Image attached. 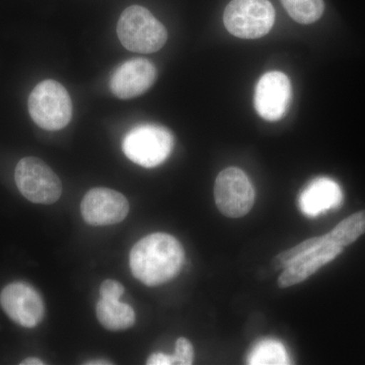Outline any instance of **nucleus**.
I'll use <instances>...</instances> for the list:
<instances>
[{
    "instance_id": "obj_1",
    "label": "nucleus",
    "mask_w": 365,
    "mask_h": 365,
    "mask_svg": "<svg viewBox=\"0 0 365 365\" xmlns=\"http://www.w3.org/2000/svg\"><path fill=\"white\" fill-rule=\"evenodd\" d=\"M184 260V249L176 237L155 232L134 245L129 265L136 279L148 287H158L176 277Z\"/></svg>"
},
{
    "instance_id": "obj_2",
    "label": "nucleus",
    "mask_w": 365,
    "mask_h": 365,
    "mask_svg": "<svg viewBox=\"0 0 365 365\" xmlns=\"http://www.w3.org/2000/svg\"><path fill=\"white\" fill-rule=\"evenodd\" d=\"M117 35L121 44L132 52H157L168 40L167 29L145 7H127L118 21Z\"/></svg>"
},
{
    "instance_id": "obj_3",
    "label": "nucleus",
    "mask_w": 365,
    "mask_h": 365,
    "mask_svg": "<svg viewBox=\"0 0 365 365\" xmlns=\"http://www.w3.org/2000/svg\"><path fill=\"white\" fill-rule=\"evenodd\" d=\"M174 136L165 127L141 124L132 128L122 143L128 160L140 167H158L168 160L174 148Z\"/></svg>"
},
{
    "instance_id": "obj_4",
    "label": "nucleus",
    "mask_w": 365,
    "mask_h": 365,
    "mask_svg": "<svg viewBox=\"0 0 365 365\" xmlns=\"http://www.w3.org/2000/svg\"><path fill=\"white\" fill-rule=\"evenodd\" d=\"M29 112L40 128L49 131L60 130L71 121V96L58 81L47 79L38 83L31 93Z\"/></svg>"
},
{
    "instance_id": "obj_5",
    "label": "nucleus",
    "mask_w": 365,
    "mask_h": 365,
    "mask_svg": "<svg viewBox=\"0 0 365 365\" xmlns=\"http://www.w3.org/2000/svg\"><path fill=\"white\" fill-rule=\"evenodd\" d=\"M275 9L269 0H232L223 14L228 32L241 39H258L270 32Z\"/></svg>"
},
{
    "instance_id": "obj_6",
    "label": "nucleus",
    "mask_w": 365,
    "mask_h": 365,
    "mask_svg": "<svg viewBox=\"0 0 365 365\" xmlns=\"http://www.w3.org/2000/svg\"><path fill=\"white\" fill-rule=\"evenodd\" d=\"M14 180L21 195L31 202L50 205L61 197L59 177L40 158H21L14 170Z\"/></svg>"
},
{
    "instance_id": "obj_7",
    "label": "nucleus",
    "mask_w": 365,
    "mask_h": 365,
    "mask_svg": "<svg viewBox=\"0 0 365 365\" xmlns=\"http://www.w3.org/2000/svg\"><path fill=\"white\" fill-rule=\"evenodd\" d=\"M215 199L218 210L230 218L248 215L253 208L255 190L248 176L237 168L222 170L215 180Z\"/></svg>"
},
{
    "instance_id": "obj_8",
    "label": "nucleus",
    "mask_w": 365,
    "mask_h": 365,
    "mask_svg": "<svg viewBox=\"0 0 365 365\" xmlns=\"http://www.w3.org/2000/svg\"><path fill=\"white\" fill-rule=\"evenodd\" d=\"M0 306L11 321L24 328H35L44 318L42 297L26 282L6 285L0 294Z\"/></svg>"
},
{
    "instance_id": "obj_9",
    "label": "nucleus",
    "mask_w": 365,
    "mask_h": 365,
    "mask_svg": "<svg viewBox=\"0 0 365 365\" xmlns=\"http://www.w3.org/2000/svg\"><path fill=\"white\" fill-rule=\"evenodd\" d=\"M292 88L287 74L270 71L264 74L255 90L254 104L259 116L278 121L287 114L292 103Z\"/></svg>"
},
{
    "instance_id": "obj_10",
    "label": "nucleus",
    "mask_w": 365,
    "mask_h": 365,
    "mask_svg": "<svg viewBox=\"0 0 365 365\" xmlns=\"http://www.w3.org/2000/svg\"><path fill=\"white\" fill-rule=\"evenodd\" d=\"M129 202L123 194L108 188L91 189L81 204V215L95 227L116 225L129 213Z\"/></svg>"
},
{
    "instance_id": "obj_11",
    "label": "nucleus",
    "mask_w": 365,
    "mask_h": 365,
    "mask_svg": "<svg viewBox=\"0 0 365 365\" xmlns=\"http://www.w3.org/2000/svg\"><path fill=\"white\" fill-rule=\"evenodd\" d=\"M157 76V68L150 60H128L113 72L110 88L115 97L129 100L150 90Z\"/></svg>"
},
{
    "instance_id": "obj_12",
    "label": "nucleus",
    "mask_w": 365,
    "mask_h": 365,
    "mask_svg": "<svg viewBox=\"0 0 365 365\" xmlns=\"http://www.w3.org/2000/svg\"><path fill=\"white\" fill-rule=\"evenodd\" d=\"M342 250L341 247L325 239L319 247L302 255L287 268L283 269V272L278 278V287L287 288L304 282L319 268L337 258Z\"/></svg>"
},
{
    "instance_id": "obj_13",
    "label": "nucleus",
    "mask_w": 365,
    "mask_h": 365,
    "mask_svg": "<svg viewBox=\"0 0 365 365\" xmlns=\"http://www.w3.org/2000/svg\"><path fill=\"white\" fill-rule=\"evenodd\" d=\"M342 189L330 178H318L307 185L299 196V209L304 215L316 217L331 209L339 207Z\"/></svg>"
},
{
    "instance_id": "obj_14",
    "label": "nucleus",
    "mask_w": 365,
    "mask_h": 365,
    "mask_svg": "<svg viewBox=\"0 0 365 365\" xmlns=\"http://www.w3.org/2000/svg\"><path fill=\"white\" fill-rule=\"evenodd\" d=\"M96 311L98 322L108 330H126L135 323L134 309L120 300L101 299L96 307Z\"/></svg>"
},
{
    "instance_id": "obj_15",
    "label": "nucleus",
    "mask_w": 365,
    "mask_h": 365,
    "mask_svg": "<svg viewBox=\"0 0 365 365\" xmlns=\"http://www.w3.org/2000/svg\"><path fill=\"white\" fill-rule=\"evenodd\" d=\"M364 234L365 210H362L342 220L329 234L325 235V239L341 248H344L353 244Z\"/></svg>"
},
{
    "instance_id": "obj_16",
    "label": "nucleus",
    "mask_w": 365,
    "mask_h": 365,
    "mask_svg": "<svg viewBox=\"0 0 365 365\" xmlns=\"http://www.w3.org/2000/svg\"><path fill=\"white\" fill-rule=\"evenodd\" d=\"M281 2L288 14L302 25L318 21L325 9L324 0H281Z\"/></svg>"
},
{
    "instance_id": "obj_17",
    "label": "nucleus",
    "mask_w": 365,
    "mask_h": 365,
    "mask_svg": "<svg viewBox=\"0 0 365 365\" xmlns=\"http://www.w3.org/2000/svg\"><path fill=\"white\" fill-rule=\"evenodd\" d=\"M249 364L279 365L288 364L284 346L277 341L265 340L257 344L249 357Z\"/></svg>"
},
{
    "instance_id": "obj_18",
    "label": "nucleus",
    "mask_w": 365,
    "mask_h": 365,
    "mask_svg": "<svg viewBox=\"0 0 365 365\" xmlns=\"http://www.w3.org/2000/svg\"><path fill=\"white\" fill-rule=\"evenodd\" d=\"M325 241V237H312L306 241L300 242L294 248L287 250L275 257L272 261V267L274 270H283L289 266L292 262L299 259L302 255L317 248L319 245Z\"/></svg>"
},
{
    "instance_id": "obj_19",
    "label": "nucleus",
    "mask_w": 365,
    "mask_h": 365,
    "mask_svg": "<svg viewBox=\"0 0 365 365\" xmlns=\"http://www.w3.org/2000/svg\"><path fill=\"white\" fill-rule=\"evenodd\" d=\"M175 364L191 365L194 361V348L192 343L186 338L181 337L177 340L175 348Z\"/></svg>"
},
{
    "instance_id": "obj_20",
    "label": "nucleus",
    "mask_w": 365,
    "mask_h": 365,
    "mask_svg": "<svg viewBox=\"0 0 365 365\" xmlns=\"http://www.w3.org/2000/svg\"><path fill=\"white\" fill-rule=\"evenodd\" d=\"M100 294L104 299L120 300L124 294V287L116 280H105L101 284Z\"/></svg>"
},
{
    "instance_id": "obj_21",
    "label": "nucleus",
    "mask_w": 365,
    "mask_h": 365,
    "mask_svg": "<svg viewBox=\"0 0 365 365\" xmlns=\"http://www.w3.org/2000/svg\"><path fill=\"white\" fill-rule=\"evenodd\" d=\"M148 365H172L175 364L174 355L163 354V353H153L148 357Z\"/></svg>"
},
{
    "instance_id": "obj_22",
    "label": "nucleus",
    "mask_w": 365,
    "mask_h": 365,
    "mask_svg": "<svg viewBox=\"0 0 365 365\" xmlns=\"http://www.w3.org/2000/svg\"><path fill=\"white\" fill-rule=\"evenodd\" d=\"M21 365H43L44 364V362L42 361V360L39 359H36V357H30V359H26L25 360H23V361L21 362Z\"/></svg>"
},
{
    "instance_id": "obj_23",
    "label": "nucleus",
    "mask_w": 365,
    "mask_h": 365,
    "mask_svg": "<svg viewBox=\"0 0 365 365\" xmlns=\"http://www.w3.org/2000/svg\"><path fill=\"white\" fill-rule=\"evenodd\" d=\"M85 364L88 365H108V364H112V362L108 361V360L104 359H98V360H93V361H88L86 362Z\"/></svg>"
}]
</instances>
